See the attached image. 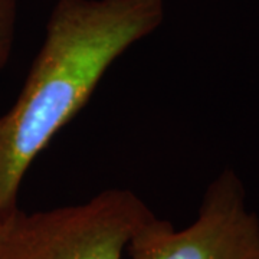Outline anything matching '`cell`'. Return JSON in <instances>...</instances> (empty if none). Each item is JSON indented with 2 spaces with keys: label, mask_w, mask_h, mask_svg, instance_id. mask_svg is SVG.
Here are the masks:
<instances>
[{
  "label": "cell",
  "mask_w": 259,
  "mask_h": 259,
  "mask_svg": "<svg viewBox=\"0 0 259 259\" xmlns=\"http://www.w3.org/2000/svg\"><path fill=\"white\" fill-rule=\"evenodd\" d=\"M164 0H58L16 102L0 115V218L33 160L128 48L163 23Z\"/></svg>",
  "instance_id": "1"
},
{
  "label": "cell",
  "mask_w": 259,
  "mask_h": 259,
  "mask_svg": "<svg viewBox=\"0 0 259 259\" xmlns=\"http://www.w3.org/2000/svg\"><path fill=\"white\" fill-rule=\"evenodd\" d=\"M153 214L127 189L52 210L16 206L0 218V259H124L133 235Z\"/></svg>",
  "instance_id": "2"
},
{
  "label": "cell",
  "mask_w": 259,
  "mask_h": 259,
  "mask_svg": "<svg viewBox=\"0 0 259 259\" xmlns=\"http://www.w3.org/2000/svg\"><path fill=\"white\" fill-rule=\"evenodd\" d=\"M128 259H259V218L239 176L226 168L209 185L190 226L153 214L133 235Z\"/></svg>",
  "instance_id": "3"
},
{
  "label": "cell",
  "mask_w": 259,
  "mask_h": 259,
  "mask_svg": "<svg viewBox=\"0 0 259 259\" xmlns=\"http://www.w3.org/2000/svg\"><path fill=\"white\" fill-rule=\"evenodd\" d=\"M18 0H0V69L8 62L15 39Z\"/></svg>",
  "instance_id": "4"
}]
</instances>
